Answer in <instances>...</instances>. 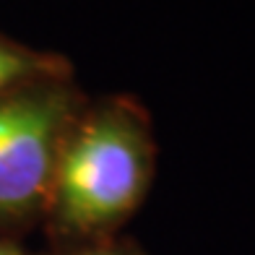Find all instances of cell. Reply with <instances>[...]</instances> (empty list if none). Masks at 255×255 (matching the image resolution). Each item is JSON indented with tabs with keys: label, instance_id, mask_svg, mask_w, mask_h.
<instances>
[{
	"label": "cell",
	"instance_id": "6da1fadb",
	"mask_svg": "<svg viewBox=\"0 0 255 255\" xmlns=\"http://www.w3.org/2000/svg\"><path fill=\"white\" fill-rule=\"evenodd\" d=\"M156 135L128 94L86 102L68 133L47 201L57 232L102 242L146 201L156 172Z\"/></svg>",
	"mask_w": 255,
	"mask_h": 255
},
{
	"label": "cell",
	"instance_id": "277c9868",
	"mask_svg": "<svg viewBox=\"0 0 255 255\" xmlns=\"http://www.w3.org/2000/svg\"><path fill=\"white\" fill-rule=\"evenodd\" d=\"M68 255H141V253H135L125 245H115V242L102 240V242H91V245L81 248L76 253H68Z\"/></svg>",
	"mask_w": 255,
	"mask_h": 255
},
{
	"label": "cell",
	"instance_id": "3957f363",
	"mask_svg": "<svg viewBox=\"0 0 255 255\" xmlns=\"http://www.w3.org/2000/svg\"><path fill=\"white\" fill-rule=\"evenodd\" d=\"M63 78H71V65L65 57L0 37V99Z\"/></svg>",
	"mask_w": 255,
	"mask_h": 255
},
{
	"label": "cell",
	"instance_id": "5b68a950",
	"mask_svg": "<svg viewBox=\"0 0 255 255\" xmlns=\"http://www.w3.org/2000/svg\"><path fill=\"white\" fill-rule=\"evenodd\" d=\"M0 255H24L16 245H10V242H0Z\"/></svg>",
	"mask_w": 255,
	"mask_h": 255
},
{
	"label": "cell",
	"instance_id": "7a4b0ae2",
	"mask_svg": "<svg viewBox=\"0 0 255 255\" xmlns=\"http://www.w3.org/2000/svg\"><path fill=\"white\" fill-rule=\"evenodd\" d=\"M84 104L71 78L0 99V224L47 211L57 159Z\"/></svg>",
	"mask_w": 255,
	"mask_h": 255
}]
</instances>
